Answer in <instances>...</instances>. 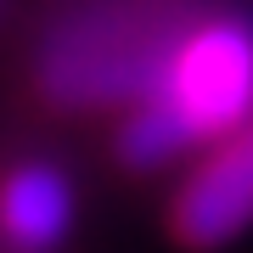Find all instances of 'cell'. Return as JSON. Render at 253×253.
<instances>
[{
	"label": "cell",
	"instance_id": "cell-1",
	"mask_svg": "<svg viewBox=\"0 0 253 253\" xmlns=\"http://www.w3.org/2000/svg\"><path fill=\"white\" fill-rule=\"evenodd\" d=\"M214 0H56L28 45L34 96L56 113H118L158 90Z\"/></svg>",
	"mask_w": 253,
	"mask_h": 253
},
{
	"label": "cell",
	"instance_id": "cell-2",
	"mask_svg": "<svg viewBox=\"0 0 253 253\" xmlns=\"http://www.w3.org/2000/svg\"><path fill=\"white\" fill-rule=\"evenodd\" d=\"M253 118V0H214L174 45L158 90L113 129V158L129 174L180 169Z\"/></svg>",
	"mask_w": 253,
	"mask_h": 253
},
{
	"label": "cell",
	"instance_id": "cell-3",
	"mask_svg": "<svg viewBox=\"0 0 253 253\" xmlns=\"http://www.w3.org/2000/svg\"><path fill=\"white\" fill-rule=\"evenodd\" d=\"M253 231V118L186 163L169 203V236L186 253H219Z\"/></svg>",
	"mask_w": 253,
	"mask_h": 253
},
{
	"label": "cell",
	"instance_id": "cell-4",
	"mask_svg": "<svg viewBox=\"0 0 253 253\" xmlns=\"http://www.w3.org/2000/svg\"><path fill=\"white\" fill-rule=\"evenodd\" d=\"M79 225L73 174L51 158H28L0 180V248L6 253H62Z\"/></svg>",
	"mask_w": 253,
	"mask_h": 253
},
{
	"label": "cell",
	"instance_id": "cell-5",
	"mask_svg": "<svg viewBox=\"0 0 253 253\" xmlns=\"http://www.w3.org/2000/svg\"><path fill=\"white\" fill-rule=\"evenodd\" d=\"M0 17H6V0H0Z\"/></svg>",
	"mask_w": 253,
	"mask_h": 253
}]
</instances>
